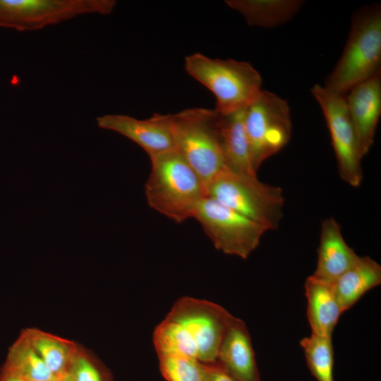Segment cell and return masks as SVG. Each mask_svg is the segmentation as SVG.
<instances>
[{"instance_id": "1", "label": "cell", "mask_w": 381, "mask_h": 381, "mask_svg": "<svg viewBox=\"0 0 381 381\" xmlns=\"http://www.w3.org/2000/svg\"><path fill=\"white\" fill-rule=\"evenodd\" d=\"M149 157L151 170L145 185L149 206L176 223L193 218L207 196L198 174L175 149Z\"/></svg>"}, {"instance_id": "2", "label": "cell", "mask_w": 381, "mask_h": 381, "mask_svg": "<svg viewBox=\"0 0 381 381\" xmlns=\"http://www.w3.org/2000/svg\"><path fill=\"white\" fill-rule=\"evenodd\" d=\"M161 116L170 131L175 150L195 171L207 192L211 181L226 169L218 111L193 108Z\"/></svg>"}, {"instance_id": "3", "label": "cell", "mask_w": 381, "mask_h": 381, "mask_svg": "<svg viewBox=\"0 0 381 381\" xmlns=\"http://www.w3.org/2000/svg\"><path fill=\"white\" fill-rule=\"evenodd\" d=\"M381 66V8L375 4L353 15L344 52L325 87L346 96L357 84L380 72Z\"/></svg>"}, {"instance_id": "4", "label": "cell", "mask_w": 381, "mask_h": 381, "mask_svg": "<svg viewBox=\"0 0 381 381\" xmlns=\"http://www.w3.org/2000/svg\"><path fill=\"white\" fill-rule=\"evenodd\" d=\"M184 66L190 76L212 92L215 109L221 114L246 108L262 90L260 74L246 61L195 53L185 58Z\"/></svg>"}, {"instance_id": "5", "label": "cell", "mask_w": 381, "mask_h": 381, "mask_svg": "<svg viewBox=\"0 0 381 381\" xmlns=\"http://www.w3.org/2000/svg\"><path fill=\"white\" fill-rule=\"evenodd\" d=\"M207 194L268 230L277 229L283 217V190L260 181L257 176L226 168L209 184Z\"/></svg>"}, {"instance_id": "6", "label": "cell", "mask_w": 381, "mask_h": 381, "mask_svg": "<svg viewBox=\"0 0 381 381\" xmlns=\"http://www.w3.org/2000/svg\"><path fill=\"white\" fill-rule=\"evenodd\" d=\"M244 123L251 164L257 174L262 163L283 149L291 138L289 104L276 94L262 90L246 107Z\"/></svg>"}, {"instance_id": "7", "label": "cell", "mask_w": 381, "mask_h": 381, "mask_svg": "<svg viewBox=\"0 0 381 381\" xmlns=\"http://www.w3.org/2000/svg\"><path fill=\"white\" fill-rule=\"evenodd\" d=\"M114 0H0V27L33 31L77 16L110 14Z\"/></svg>"}, {"instance_id": "8", "label": "cell", "mask_w": 381, "mask_h": 381, "mask_svg": "<svg viewBox=\"0 0 381 381\" xmlns=\"http://www.w3.org/2000/svg\"><path fill=\"white\" fill-rule=\"evenodd\" d=\"M215 248L225 254L246 259L258 246L268 229L263 225L207 196L194 217Z\"/></svg>"}, {"instance_id": "9", "label": "cell", "mask_w": 381, "mask_h": 381, "mask_svg": "<svg viewBox=\"0 0 381 381\" xmlns=\"http://www.w3.org/2000/svg\"><path fill=\"white\" fill-rule=\"evenodd\" d=\"M311 93L324 114L341 179L351 186H359L363 180V158L345 96L318 84L312 87Z\"/></svg>"}, {"instance_id": "10", "label": "cell", "mask_w": 381, "mask_h": 381, "mask_svg": "<svg viewBox=\"0 0 381 381\" xmlns=\"http://www.w3.org/2000/svg\"><path fill=\"white\" fill-rule=\"evenodd\" d=\"M230 314L215 303L185 296L173 305L167 318L179 323L190 334L202 363L217 362L218 350Z\"/></svg>"}, {"instance_id": "11", "label": "cell", "mask_w": 381, "mask_h": 381, "mask_svg": "<svg viewBox=\"0 0 381 381\" xmlns=\"http://www.w3.org/2000/svg\"><path fill=\"white\" fill-rule=\"evenodd\" d=\"M345 98L363 158L374 143L381 114V71L353 87Z\"/></svg>"}, {"instance_id": "12", "label": "cell", "mask_w": 381, "mask_h": 381, "mask_svg": "<svg viewBox=\"0 0 381 381\" xmlns=\"http://www.w3.org/2000/svg\"><path fill=\"white\" fill-rule=\"evenodd\" d=\"M100 128L116 132L141 147L149 156L175 149L173 138L161 114L138 119L123 114H105L96 118Z\"/></svg>"}, {"instance_id": "13", "label": "cell", "mask_w": 381, "mask_h": 381, "mask_svg": "<svg viewBox=\"0 0 381 381\" xmlns=\"http://www.w3.org/2000/svg\"><path fill=\"white\" fill-rule=\"evenodd\" d=\"M217 363L237 381H260L249 331L231 315L218 350Z\"/></svg>"}, {"instance_id": "14", "label": "cell", "mask_w": 381, "mask_h": 381, "mask_svg": "<svg viewBox=\"0 0 381 381\" xmlns=\"http://www.w3.org/2000/svg\"><path fill=\"white\" fill-rule=\"evenodd\" d=\"M318 262L313 276L332 283L358 259L342 236L341 226L334 218L321 224Z\"/></svg>"}, {"instance_id": "15", "label": "cell", "mask_w": 381, "mask_h": 381, "mask_svg": "<svg viewBox=\"0 0 381 381\" xmlns=\"http://www.w3.org/2000/svg\"><path fill=\"white\" fill-rule=\"evenodd\" d=\"M304 289L311 334L332 337L334 327L344 313L332 283L311 275L306 279Z\"/></svg>"}, {"instance_id": "16", "label": "cell", "mask_w": 381, "mask_h": 381, "mask_svg": "<svg viewBox=\"0 0 381 381\" xmlns=\"http://www.w3.org/2000/svg\"><path fill=\"white\" fill-rule=\"evenodd\" d=\"M246 109L227 114L218 112L221 145L226 169L236 173L257 176L252 167L245 128Z\"/></svg>"}, {"instance_id": "17", "label": "cell", "mask_w": 381, "mask_h": 381, "mask_svg": "<svg viewBox=\"0 0 381 381\" xmlns=\"http://www.w3.org/2000/svg\"><path fill=\"white\" fill-rule=\"evenodd\" d=\"M381 284V266L368 256L356 262L332 286L343 312L351 308L368 291Z\"/></svg>"}, {"instance_id": "18", "label": "cell", "mask_w": 381, "mask_h": 381, "mask_svg": "<svg viewBox=\"0 0 381 381\" xmlns=\"http://www.w3.org/2000/svg\"><path fill=\"white\" fill-rule=\"evenodd\" d=\"M301 0H227L226 5L240 13L249 25L272 28L291 18L301 8Z\"/></svg>"}, {"instance_id": "19", "label": "cell", "mask_w": 381, "mask_h": 381, "mask_svg": "<svg viewBox=\"0 0 381 381\" xmlns=\"http://www.w3.org/2000/svg\"><path fill=\"white\" fill-rule=\"evenodd\" d=\"M23 335L59 380L70 372L78 352L74 344L36 329H29Z\"/></svg>"}, {"instance_id": "20", "label": "cell", "mask_w": 381, "mask_h": 381, "mask_svg": "<svg viewBox=\"0 0 381 381\" xmlns=\"http://www.w3.org/2000/svg\"><path fill=\"white\" fill-rule=\"evenodd\" d=\"M5 373L24 381H59L23 334L10 350Z\"/></svg>"}, {"instance_id": "21", "label": "cell", "mask_w": 381, "mask_h": 381, "mask_svg": "<svg viewBox=\"0 0 381 381\" xmlns=\"http://www.w3.org/2000/svg\"><path fill=\"white\" fill-rule=\"evenodd\" d=\"M153 343L158 357L177 356L198 359V349L187 331L165 318L155 329Z\"/></svg>"}, {"instance_id": "22", "label": "cell", "mask_w": 381, "mask_h": 381, "mask_svg": "<svg viewBox=\"0 0 381 381\" xmlns=\"http://www.w3.org/2000/svg\"><path fill=\"white\" fill-rule=\"evenodd\" d=\"M308 367L318 381H334L332 337L311 334L300 341Z\"/></svg>"}, {"instance_id": "23", "label": "cell", "mask_w": 381, "mask_h": 381, "mask_svg": "<svg viewBox=\"0 0 381 381\" xmlns=\"http://www.w3.org/2000/svg\"><path fill=\"white\" fill-rule=\"evenodd\" d=\"M158 358L161 374L167 381H201L202 365L197 359L177 356Z\"/></svg>"}, {"instance_id": "24", "label": "cell", "mask_w": 381, "mask_h": 381, "mask_svg": "<svg viewBox=\"0 0 381 381\" xmlns=\"http://www.w3.org/2000/svg\"><path fill=\"white\" fill-rule=\"evenodd\" d=\"M69 373L74 381H107L99 368L79 352L73 361Z\"/></svg>"}, {"instance_id": "25", "label": "cell", "mask_w": 381, "mask_h": 381, "mask_svg": "<svg viewBox=\"0 0 381 381\" xmlns=\"http://www.w3.org/2000/svg\"><path fill=\"white\" fill-rule=\"evenodd\" d=\"M201 381H237L217 362L202 363Z\"/></svg>"}, {"instance_id": "26", "label": "cell", "mask_w": 381, "mask_h": 381, "mask_svg": "<svg viewBox=\"0 0 381 381\" xmlns=\"http://www.w3.org/2000/svg\"><path fill=\"white\" fill-rule=\"evenodd\" d=\"M1 381H24V380H23L22 379L13 375L5 373Z\"/></svg>"}, {"instance_id": "27", "label": "cell", "mask_w": 381, "mask_h": 381, "mask_svg": "<svg viewBox=\"0 0 381 381\" xmlns=\"http://www.w3.org/2000/svg\"><path fill=\"white\" fill-rule=\"evenodd\" d=\"M59 381H74L70 373L66 374Z\"/></svg>"}]
</instances>
